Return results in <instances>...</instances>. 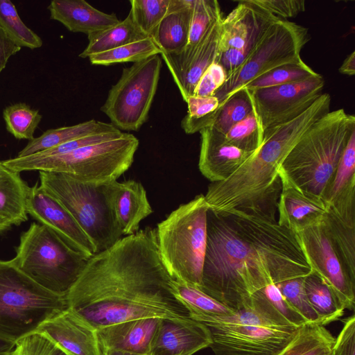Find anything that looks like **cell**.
I'll return each mask as SVG.
<instances>
[{
    "mask_svg": "<svg viewBox=\"0 0 355 355\" xmlns=\"http://www.w3.org/2000/svg\"><path fill=\"white\" fill-rule=\"evenodd\" d=\"M157 246L156 230L122 237L90 257L66 295L68 306L98 329L147 318L189 317Z\"/></svg>",
    "mask_w": 355,
    "mask_h": 355,
    "instance_id": "1",
    "label": "cell"
},
{
    "mask_svg": "<svg viewBox=\"0 0 355 355\" xmlns=\"http://www.w3.org/2000/svg\"><path fill=\"white\" fill-rule=\"evenodd\" d=\"M331 96L322 93L302 114L264 130L263 141L225 180L211 182L205 196L209 209L225 216L240 210L275 218L281 191L279 168L310 126L330 111Z\"/></svg>",
    "mask_w": 355,
    "mask_h": 355,
    "instance_id": "2",
    "label": "cell"
},
{
    "mask_svg": "<svg viewBox=\"0 0 355 355\" xmlns=\"http://www.w3.org/2000/svg\"><path fill=\"white\" fill-rule=\"evenodd\" d=\"M272 281L267 255L238 211L207 212V244L201 286L232 311L246 306Z\"/></svg>",
    "mask_w": 355,
    "mask_h": 355,
    "instance_id": "3",
    "label": "cell"
},
{
    "mask_svg": "<svg viewBox=\"0 0 355 355\" xmlns=\"http://www.w3.org/2000/svg\"><path fill=\"white\" fill-rule=\"evenodd\" d=\"M354 131V115L343 108L328 112L302 136L279 171L303 192L322 199Z\"/></svg>",
    "mask_w": 355,
    "mask_h": 355,
    "instance_id": "4",
    "label": "cell"
},
{
    "mask_svg": "<svg viewBox=\"0 0 355 355\" xmlns=\"http://www.w3.org/2000/svg\"><path fill=\"white\" fill-rule=\"evenodd\" d=\"M209 329L215 355H273L297 329L272 305L262 289L246 306L202 322Z\"/></svg>",
    "mask_w": 355,
    "mask_h": 355,
    "instance_id": "5",
    "label": "cell"
},
{
    "mask_svg": "<svg viewBox=\"0 0 355 355\" xmlns=\"http://www.w3.org/2000/svg\"><path fill=\"white\" fill-rule=\"evenodd\" d=\"M139 146L138 139L130 133L73 151L53 156L37 154L3 161L9 169L45 171L64 174L76 180L103 184L116 181L132 165Z\"/></svg>",
    "mask_w": 355,
    "mask_h": 355,
    "instance_id": "6",
    "label": "cell"
},
{
    "mask_svg": "<svg viewBox=\"0 0 355 355\" xmlns=\"http://www.w3.org/2000/svg\"><path fill=\"white\" fill-rule=\"evenodd\" d=\"M208 205L196 196L157 224V243L162 260L176 281L200 288L207 244Z\"/></svg>",
    "mask_w": 355,
    "mask_h": 355,
    "instance_id": "7",
    "label": "cell"
},
{
    "mask_svg": "<svg viewBox=\"0 0 355 355\" xmlns=\"http://www.w3.org/2000/svg\"><path fill=\"white\" fill-rule=\"evenodd\" d=\"M39 174L40 184L68 210L91 241L95 254L122 238L113 205L117 181L90 184L59 173Z\"/></svg>",
    "mask_w": 355,
    "mask_h": 355,
    "instance_id": "8",
    "label": "cell"
},
{
    "mask_svg": "<svg viewBox=\"0 0 355 355\" xmlns=\"http://www.w3.org/2000/svg\"><path fill=\"white\" fill-rule=\"evenodd\" d=\"M66 295L52 293L0 259V338L15 343L67 309Z\"/></svg>",
    "mask_w": 355,
    "mask_h": 355,
    "instance_id": "9",
    "label": "cell"
},
{
    "mask_svg": "<svg viewBox=\"0 0 355 355\" xmlns=\"http://www.w3.org/2000/svg\"><path fill=\"white\" fill-rule=\"evenodd\" d=\"M88 259L49 227L32 223L21 234L16 255L11 260L42 287L66 295Z\"/></svg>",
    "mask_w": 355,
    "mask_h": 355,
    "instance_id": "10",
    "label": "cell"
},
{
    "mask_svg": "<svg viewBox=\"0 0 355 355\" xmlns=\"http://www.w3.org/2000/svg\"><path fill=\"white\" fill-rule=\"evenodd\" d=\"M310 39L308 28L302 25L281 19L273 23L254 50L214 94L219 105L261 76L302 60L300 52Z\"/></svg>",
    "mask_w": 355,
    "mask_h": 355,
    "instance_id": "11",
    "label": "cell"
},
{
    "mask_svg": "<svg viewBox=\"0 0 355 355\" xmlns=\"http://www.w3.org/2000/svg\"><path fill=\"white\" fill-rule=\"evenodd\" d=\"M162 65L157 54L123 68L101 111L120 130L138 131L147 121Z\"/></svg>",
    "mask_w": 355,
    "mask_h": 355,
    "instance_id": "12",
    "label": "cell"
},
{
    "mask_svg": "<svg viewBox=\"0 0 355 355\" xmlns=\"http://www.w3.org/2000/svg\"><path fill=\"white\" fill-rule=\"evenodd\" d=\"M280 19L253 0L239 1L220 23L218 58L227 78L236 71L254 50L269 27Z\"/></svg>",
    "mask_w": 355,
    "mask_h": 355,
    "instance_id": "13",
    "label": "cell"
},
{
    "mask_svg": "<svg viewBox=\"0 0 355 355\" xmlns=\"http://www.w3.org/2000/svg\"><path fill=\"white\" fill-rule=\"evenodd\" d=\"M323 77L249 91L253 110L263 130L290 121L306 110L322 94Z\"/></svg>",
    "mask_w": 355,
    "mask_h": 355,
    "instance_id": "14",
    "label": "cell"
},
{
    "mask_svg": "<svg viewBox=\"0 0 355 355\" xmlns=\"http://www.w3.org/2000/svg\"><path fill=\"white\" fill-rule=\"evenodd\" d=\"M297 234L313 272L331 287L345 309L354 311L355 282L345 272L323 221Z\"/></svg>",
    "mask_w": 355,
    "mask_h": 355,
    "instance_id": "15",
    "label": "cell"
},
{
    "mask_svg": "<svg viewBox=\"0 0 355 355\" xmlns=\"http://www.w3.org/2000/svg\"><path fill=\"white\" fill-rule=\"evenodd\" d=\"M26 211L76 251L89 259L95 254L93 245L71 214L37 182L28 188Z\"/></svg>",
    "mask_w": 355,
    "mask_h": 355,
    "instance_id": "16",
    "label": "cell"
},
{
    "mask_svg": "<svg viewBox=\"0 0 355 355\" xmlns=\"http://www.w3.org/2000/svg\"><path fill=\"white\" fill-rule=\"evenodd\" d=\"M35 331L46 335L67 355H102L97 329L70 307L44 321Z\"/></svg>",
    "mask_w": 355,
    "mask_h": 355,
    "instance_id": "17",
    "label": "cell"
},
{
    "mask_svg": "<svg viewBox=\"0 0 355 355\" xmlns=\"http://www.w3.org/2000/svg\"><path fill=\"white\" fill-rule=\"evenodd\" d=\"M323 223L345 272L355 282V186L327 207Z\"/></svg>",
    "mask_w": 355,
    "mask_h": 355,
    "instance_id": "18",
    "label": "cell"
},
{
    "mask_svg": "<svg viewBox=\"0 0 355 355\" xmlns=\"http://www.w3.org/2000/svg\"><path fill=\"white\" fill-rule=\"evenodd\" d=\"M212 343L209 328L191 318H161L149 355H192Z\"/></svg>",
    "mask_w": 355,
    "mask_h": 355,
    "instance_id": "19",
    "label": "cell"
},
{
    "mask_svg": "<svg viewBox=\"0 0 355 355\" xmlns=\"http://www.w3.org/2000/svg\"><path fill=\"white\" fill-rule=\"evenodd\" d=\"M198 168L211 182L225 180L254 152L243 150L230 144L225 135L209 126L200 131Z\"/></svg>",
    "mask_w": 355,
    "mask_h": 355,
    "instance_id": "20",
    "label": "cell"
},
{
    "mask_svg": "<svg viewBox=\"0 0 355 355\" xmlns=\"http://www.w3.org/2000/svg\"><path fill=\"white\" fill-rule=\"evenodd\" d=\"M281 191L277 202V223L295 233L321 223L327 207L322 199L303 192L279 171Z\"/></svg>",
    "mask_w": 355,
    "mask_h": 355,
    "instance_id": "21",
    "label": "cell"
},
{
    "mask_svg": "<svg viewBox=\"0 0 355 355\" xmlns=\"http://www.w3.org/2000/svg\"><path fill=\"white\" fill-rule=\"evenodd\" d=\"M160 319L132 320L98 329L97 336L101 350L115 349L149 355Z\"/></svg>",
    "mask_w": 355,
    "mask_h": 355,
    "instance_id": "22",
    "label": "cell"
},
{
    "mask_svg": "<svg viewBox=\"0 0 355 355\" xmlns=\"http://www.w3.org/2000/svg\"><path fill=\"white\" fill-rule=\"evenodd\" d=\"M48 9L51 19L60 22L71 32L87 35L121 21L115 14L97 10L85 0H53Z\"/></svg>",
    "mask_w": 355,
    "mask_h": 355,
    "instance_id": "23",
    "label": "cell"
},
{
    "mask_svg": "<svg viewBox=\"0 0 355 355\" xmlns=\"http://www.w3.org/2000/svg\"><path fill=\"white\" fill-rule=\"evenodd\" d=\"M222 17L220 6L217 1L196 0L186 47L177 54H160L174 82L185 71L207 31L217 19Z\"/></svg>",
    "mask_w": 355,
    "mask_h": 355,
    "instance_id": "24",
    "label": "cell"
},
{
    "mask_svg": "<svg viewBox=\"0 0 355 355\" xmlns=\"http://www.w3.org/2000/svg\"><path fill=\"white\" fill-rule=\"evenodd\" d=\"M113 205L117 221L125 236L137 232L141 221L153 211L144 187L135 180L116 182Z\"/></svg>",
    "mask_w": 355,
    "mask_h": 355,
    "instance_id": "25",
    "label": "cell"
},
{
    "mask_svg": "<svg viewBox=\"0 0 355 355\" xmlns=\"http://www.w3.org/2000/svg\"><path fill=\"white\" fill-rule=\"evenodd\" d=\"M223 17L217 19L209 28L187 67L175 83L185 101L193 95L196 86L206 69L218 58L220 23Z\"/></svg>",
    "mask_w": 355,
    "mask_h": 355,
    "instance_id": "26",
    "label": "cell"
},
{
    "mask_svg": "<svg viewBox=\"0 0 355 355\" xmlns=\"http://www.w3.org/2000/svg\"><path fill=\"white\" fill-rule=\"evenodd\" d=\"M196 0L187 7L167 12L151 35L161 53L177 54L186 47Z\"/></svg>",
    "mask_w": 355,
    "mask_h": 355,
    "instance_id": "27",
    "label": "cell"
},
{
    "mask_svg": "<svg viewBox=\"0 0 355 355\" xmlns=\"http://www.w3.org/2000/svg\"><path fill=\"white\" fill-rule=\"evenodd\" d=\"M118 130L112 123L92 119L73 125L64 126L45 131L41 136L33 138L18 153L23 157L41 153L77 138L96 132Z\"/></svg>",
    "mask_w": 355,
    "mask_h": 355,
    "instance_id": "28",
    "label": "cell"
},
{
    "mask_svg": "<svg viewBox=\"0 0 355 355\" xmlns=\"http://www.w3.org/2000/svg\"><path fill=\"white\" fill-rule=\"evenodd\" d=\"M29 187L19 173L3 165L0 171V216L12 225L27 220L26 198Z\"/></svg>",
    "mask_w": 355,
    "mask_h": 355,
    "instance_id": "29",
    "label": "cell"
},
{
    "mask_svg": "<svg viewBox=\"0 0 355 355\" xmlns=\"http://www.w3.org/2000/svg\"><path fill=\"white\" fill-rule=\"evenodd\" d=\"M87 37L88 45L79 54V57L83 58L150 37L136 25L128 13L123 21L107 29L88 35Z\"/></svg>",
    "mask_w": 355,
    "mask_h": 355,
    "instance_id": "30",
    "label": "cell"
},
{
    "mask_svg": "<svg viewBox=\"0 0 355 355\" xmlns=\"http://www.w3.org/2000/svg\"><path fill=\"white\" fill-rule=\"evenodd\" d=\"M335 338L323 325L308 323L300 327L293 338L273 355H327Z\"/></svg>",
    "mask_w": 355,
    "mask_h": 355,
    "instance_id": "31",
    "label": "cell"
},
{
    "mask_svg": "<svg viewBox=\"0 0 355 355\" xmlns=\"http://www.w3.org/2000/svg\"><path fill=\"white\" fill-rule=\"evenodd\" d=\"M304 286L307 300L317 314L320 324L325 326L343 315L345 307L331 287L314 272L306 276Z\"/></svg>",
    "mask_w": 355,
    "mask_h": 355,
    "instance_id": "32",
    "label": "cell"
},
{
    "mask_svg": "<svg viewBox=\"0 0 355 355\" xmlns=\"http://www.w3.org/2000/svg\"><path fill=\"white\" fill-rule=\"evenodd\" d=\"M173 289L175 295L187 309L189 317L196 321L202 322L209 318L234 312L197 287L174 279Z\"/></svg>",
    "mask_w": 355,
    "mask_h": 355,
    "instance_id": "33",
    "label": "cell"
},
{
    "mask_svg": "<svg viewBox=\"0 0 355 355\" xmlns=\"http://www.w3.org/2000/svg\"><path fill=\"white\" fill-rule=\"evenodd\" d=\"M252 111L253 104L250 92L243 87L218 105L213 114L211 126L225 135L234 125Z\"/></svg>",
    "mask_w": 355,
    "mask_h": 355,
    "instance_id": "34",
    "label": "cell"
},
{
    "mask_svg": "<svg viewBox=\"0 0 355 355\" xmlns=\"http://www.w3.org/2000/svg\"><path fill=\"white\" fill-rule=\"evenodd\" d=\"M352 186H355V131L352 133L336 170L322 197L326 207Z\"/></svg>",
    "mask_w": 355,
    "mask_h": 355,
    "instance_id": "35",
    "label": "cell"
},
{
    "mask_svg": "<svg viewBox=\"0 0 355 355\" xmlns=\"http://www.w3.org/2000/svg\"><path fill=\"white\" fill-rule=\"evenodd\" d=\"M161 51L151 37L129 43L89 57L92 64L110 65L115 63L137 62Z\"/></svg>",
    "mask_w": 355,
    "mask_h": 355,
    "instance_id": "36",
    "label": "cell"
},
{
    "mask_svg": "<svg viewBox=\"0 0 355 355\" xmlns=\"http://www.w3.org/2000/svg\"><path fill=\"white\" fill-rule=\"evenodd\" d=\"M0 27L21 48L35 49L42 46L41 37L24 24L9 0H0Z\"/></svg>",
    "mask_w": 355,
    "mask_h": 355,
    "instance_id": "37",
    "label": "cell"
},
{
    "mask_svg": "<svg viewBox=\"0 0 355 355\" xmlns=\"http://www.w3.org/2000/svg\"><path fill=\"white\" fill-rule=\"evenodd\" d=\"M318 74L301 60L297 62L277 67L254 80L244 87L250 91H254L302 81Z\"/></svg>",
    "mask_w": 355,
    "mask_h": 355,
    "instance_id": "38",
    "label": "cell"
},
{
    "mask_svg": "<svg viewBox=\"0 0 355 355\" xmlns=\"http://www.w3.org/2000/svg\"><path fill=\"white\" fill-rule=\"evenodd\" d=\"M3 117L7 130L17 139L32 140L42 116L24 103L6 107Z\"/></svg>",
    "mask_w": 355,
    "mask_h": 355,
    "instance_id": "39",
    "label": "cell"
},
{
    "mask_svg": "<svg viewBox=\"0 0 355 355\" xmlns=\"http://www.w3.org/2000/svg\"><path fill=\"white\" fill-rule=\"evenodd\" d=\"M264 130L253 110L245 119L234 125L225 135L236 147L248 152L257 150L263 141Z\"/></svg>",
    "mask_w": 355,
    "mask_h": 355,
    "instance_id": "40",
    "label": "cell"
},
{
    "mask_svg": "<svg viewBox=\"0 0 355 355\" xmlns=\"http://www.w3.org/2000/svg\"><path fill=\"white\" fill-rule=\"evenodd\" d=\"M187 114L181 121V127L187 134L200 132L209 126L210 117L219 105L215 96H199L191 95L187 97Z\"/></svg>",
    "mask_w": 355,
    "mask_h": 355,
    "instance_id": "41",
    "label": "cell"
},
{
    "mask_svg": "<svg viewBox=\"0 0 355 355\" xmlns=\"http://www.w3.org/2000/svg\"><path fill=\"white\" fill-rule=\"evenodd\" d=\"M129 13L136 25L148 37L168 12L170 0H130Z\"/></svg>",
    "mask_w": 355,
    "mask_h": 355,
    "instance_id": "42",
    "label": "cell"
},
{
    "mask_svg": "<svg viewBox=\"0 0 355 355\" xmlns=\"http://www.w3.org/2000/svg\"><path fill=\"white\" fill-rule=\"evenodd\" d=\"M12 355H67L46 335L34 331L15 343Z\"/></svg>",
    "mask_w": 355,
    "mask_h": 355,
    "instance_id": "43",
    "label": "cell"
},
{
    "mask_svg": "<svg viewBox=\"0 0 355 355\" xmlns=\"http://www.w3.org/2000/svg\"><path fill=\"white\" fill-rule=\"evenodd\" d=\"M262 291L272 305L291 325L300 328L308 324L303 316L286 301L272 281L263 288Z\"/></svg>",
    "mask_w": 355,
    "mask_h": 355,
    "instance_id": "44",
    "label": "cell"
},
{
    "mask_svg": "<svg viewBox=\"0 0 355 355\" xmlns=\"http://www.w3.org/2000/svg\"><path fill=\"white\" fill-rule=\"evenodd\" d=\"M227 79L225 69L218 62H213L203 73L194 89L193 95L210 96L219 89Z\"/></svg>",
    "mask_w": 355,
    "mask_h": 355,
    "instance_id": "45",
    "label": "cell"
},
{
    "mask_svg": "<svg viewBox=\"0 0 355 355\" xmlns=\"http://www.w3.org/2000/svg\"><path fill=\"white\" fill-rule=\"evenodd\" d=\"M253 1L281 19L294 17L303 12L306 8L304 0H253Z\"/></svg>",
    "mask_w": 355,
    "mask_h": 355,
    "instance_id": "46",
    "label": "cell"
},
{
    "mask_svg": "<svg viewBox=\"0 0 355 355\" xmlns=\"http://www.w3.org/2000/svg\"><path fill=\"white\" fill-rule=\"evenodd\" d=\"M343 321V328L335 338L332 352L336 355H355V316L353 314Z\"/></svg>",
    "mask_w": 355,
    "mask_h": 355,
    "instance_id": "47",
    "label": "cell"
},
{
    "mask_svg": "<svg viewBox=\"0 0 355 355\" xmlns=\"http://www.w3.org/2000/svg\"><path fill=\"white\" fill-rule=\"evenodd\" d=\"M21 49L0 27V73L5 69L10 58Z\"/></svg>",
    "mask_w": 355,
    "mask_h": 355,
    "instance_id": "48",
    "label": "cell"
},
{
    "mask_svg": "<svg viewBox=\"0 0 355 355\" xmlns=\"http://www.w3.org/2000/svg\"><path fill=\"white\" fill-rule=\"evenodd\" d=\"M341 74L354 76L355 74V51H353L343 60L338 69Z\"/></svg>",
    "mask_w": 355,
    "mask_h": 355,
    "instance_id": "49",
    "label": "cell"
},
{
    "mask_svg": "<svg viewBox=\"0 0 355 355\" xmlns=\"http://www.w3.org/2000/svg\"><path fill=\"white\" fill-rule=\"evenodd\" d=\"M15 343L0 338V355H12Z\"/></svg>",
    "mask_w": 355,
    "mask_h": 355,
    "instance_id": "50",
    "label": "cell"
},
{
    "mask_svg": "<svg viewBox=\"0 0 355 355\" xmlns=\"http://www.w3.org/2000/svg\"><path fill=\"white\" fill-rule=\"evenodd\" d=\"M102 351V355H140L137 354L130 353L127 352L115 350V349H104Z\"/></svg>",
    "mask_w": 355,
    "mask_h": 355,
    "instance_id": "51",
    "label": "cell"
},
{
    "mask_svg": "<svg viewBox=\"0 0 355 355\" xmlns=\"http://www.w3.org/2000/svg\"><path fill=\"white\" fill-rule=\"evenodd\" d=\"M12 225L0 216V234L8 230Z\"/></svg>",
    "mask_w": 355,
    "mask_h": 355,
    "instance_id": "52",
    "label": "cell"
},
{
    "mask_svg": "<svg viewBox=\"0 0 355 355\" xmlns=\"http://www.w3.org/2000/svg\"><path fill=\"white\" fill-rule=\"evenodd\" d=\"M3 162H0V171H1V169L3 168Z\"/></svg>",
    "mask_w": 355,
    "mask_h": 355,
    "instance_id": "53",
    "label": "cell"
},
{
    "mask_svg": "<svg viewBox=\"0 0 355 355\" xmlns=\"http://www.w3.org/2000/svg\"><path fill=\"white\" fill-rule=\"evenodd\" d=\"M331 355H336L331 350Z\"/></svg>",
    "mask_w": 355,
    "mask_h": 355,
    "instance_id": "54",
    "label": "cell"
},
{
    "mask_svg": "<svg viewBox=\"0 0 355 355\" xmlns=\"http://www.w3.org/2000/svg\"><path fill=\"white\" fill-rule=\"evenodd\" d=\"M331 353H330V354H327V355H331Z\"/></svg>",
    "mask_w": 355,
    "mask_h": 355,
    "instance_id": "55",
    "label": "cell"
}]
</instances>
